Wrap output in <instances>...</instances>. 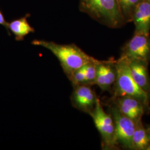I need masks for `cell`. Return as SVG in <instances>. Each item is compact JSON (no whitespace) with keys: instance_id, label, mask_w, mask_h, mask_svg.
I'll use <instances>...</instances> for the list:
<instances>
[{"instance_id":"6da1fadb","label":"cell","mask_w":150,"mask_h":150,"mask_svg":"<svg viewBox=\"0 0 150 150\" xmlns=\"http://www.w3.org/2000/svg\"><path fill=\"white\" fill-rule=\"evenodd\" d=\"M34 46L47 49L57 58L64 72L70 80L75 71L98 59L90 56L75 44L62 45L42 40L32 41Z\"/></svg>"},{"instance_id":"7a4b0ae2","label":"cell","mask_w":150,"mask_h":150,"mask_svg":"<svg viewBox=\"0 0 150 150\" xmlns=\"http://www.w3.org/2000/svg\"><path fill=\"white\" fill-rule=\"evenodd\" d=\"M80 10L99 23L112 28L127 23L117 0H80Z\"/></svg>"},{"instance_id":"3957f363","label":"cell","mask_w":150,"mask_h":150,"mask_svg":"<svg viewBox=\"0 0 150 150\" xmlns=\"http://www.w3.org/2000/svg\"><path fill=\"white\" fill-rule=\"evenodd\" d=\"M115 65L117 77L111 92L112 97H132L150 108V94L144 91L134 81L126 59L120 56L116 60Z\"/></svg>"},{"instance_id":"277c9868","label":"cell","mask_w":150,"mask_h":150,"mask_svg":"<svg viewBox=\"0 0 150 150\" xmlns=\"http://www.w3.org/2000/svg\"><path fill=\"white\" fill-rule=\"evenodd\" d=\"M101 137L102 148L103 150H118L116 140L115 127L112 117L106 112L98 98L94 109L89 114Z\"/></svg>"},{"instance_id":"5b68a950","label":"cell","mask_w":150,"mask_h":150,"mask_svg":"<svg viewBox=\"0 0 150 150\" xmlns=\"http://www.w3.org/2000/svg\"><path fill=\"white\" fill-rule=\"evenodd\" d=\"M106 105L108 112L113 120L116 140L118 147L133 150L132 136L134 132V122L121 112L117 107L110 100H108Z\"/></svg>"},{"instance_id":"8992f818","label":"cell","mask_w":150,"mask_h":150,"mask_svg":"<svg viewBox=\"0 0 150 150\" xmlns=\"http://www.w3.org/2000/svg\"><path fill=\"white\" fill-rule=\"evenodd\" d=\"M121 57L150 63V35L134 33L121 48Z\"/></svg>"},{"instance_id":"52a82bcc","label":"cell","mask_w":150,"mask_h":150,"mask_svg":"<svg viewBox=\"0 0 150 150\" xmlns=\"http://www.w3.org/2000/svg\"><path fill=\"white\" fill-rule=\"evenodd\" d=\"M109 100L117 107L121 112L130 118L134 123L142 120L145 114L150 113V108L132 97L112 96Z\"/></svg>"},{"instance_id":"ba28073f","label":"cell","mask_w":150,"mask_h":150,"mask_svg":"<svg viewBox=\"0 0 150 150\" xmlns=\"http://www.w3.org/2000/svg\"><path fill=\"white\" fill-rule=\"evenodd\" d=\"M98 97L91 86L80 85L74 87L71 96L72 105L81 112L90 114L96 106Z\"/></svg>"},{"instance_id":"9c48e42d","label":"cell","mask_w":150,"mask_h":150,"mask_svg":"<svg viewBox=\"0 0 150 150\" xmlns=\"http://www.w3.org/2000/svg\"><path fill=\"white\" fill-rule=\"evenodd\" d=\"M115 62L116 59L111 58L105 61H100L97 64L95 85L102 91L111 92L117 77Z\"/></svg>"},{"instance_id":"30bf717a","label":"cell","mask_w":150,"mask_h":150,"mask_svg":"<svg viewBox=\"0 0 150 150\" xmlns=\"http://www.w3.org/2000/svg\"><path fill=\"white\" fill-rule=\"evenodd\" d=\"M132 22L134 23V33L150 35V0H142L134 10Z\"/></svg>"},{"instance_id":"8fae6325","label":"cell","mask_w":150,"mask_h":150,"mask_svg":"<svg viewBox=\"0 0 150 150\" xmlns=\"http://www.w3.org/2000/svg\"><path fill=\"white\" fill-rule=\"evenodd\" d=\"M126 59L134 81L144 91L150 94V76L148 69L149 63L141 60Z\"/></svg>"},{"instance_id":"7c38bea8","label":"cell","mask_w":150,"mask_h":150,"mask_svg":"<svg viewBox=\"0 0 150 150\" xmlns=\"http://www.w3.org/2000/svg\"><path fill=\"white\" fill-rule=\"evenodd\" d=\"M150 142V134L143 125L142 120L134 123L132 136L134 150H146Z\"/></svg>"},{"instance_id":"4fadbf2b","label":"cell","mask_w":150,"mask_h":150,"mask_svg":"<svg viewBox=\"0 0 150 150\" xmlns=\"http://www.w3.org/2000/svg\"><path fill=\"white\" fill-rule=\"evenodd\" d=\"M7 29L15 35L18 41L23 40L28 34L35 32V29L28 22L27 16L8 22Z\"/></svg>"},{"instance_id":"5bb4252c","label":"cell","mask_w":150,"mask_h":150,"mask_svg":"<svg viewBox=\"0 0 150 150\" xmlns=\"http://www.w3.org/2000/svg\"><path fill=\"white\" fill-rule=\"evenodd\" d=\"M123 17L127 23L132 20V16L137 6L142 0H117Z\"/></svg>"},{"instance_id":"9a60e30c","label":"cell","mask_w":150,"mask_h":150,"mask_svg":"<svg viewBox=\"0 0 150 150\" xmlns=\"http://www.w3.org/2000/svg\"><path fill=\"white\" fill-rule=\"evenodd\" d=\"M100 60L90 62L85 65L84 70L85 74V85L93 86L95 85L96 78L97 64Z\"/></svg>"},{"instance_id":"2e32d148","label":"cell","mask_w":150,"mask_h":150,"mask_svg":"<svg viewBox=\"0 0 150 150\" xmlns=\"http://www.w3.org/2000/svg\"><path fill=\"white\" fill-rule=\"evenodd\" d=\"M83 66L75 71L69 80L71 82L73 87L85 84V74Z\"/></svg>"},{"instance_id":"e0dca14e","label":"cell","mask_w":150,"mask_h":150,"mask_svg":"<svg viewBox=\"0 0 150 150\" xmlns=\"http://www.w3.org/2000/svg\"><path fill=\"white\" fill-rule=\"evenodd\" d=\"M7 25H8V22L6 21L4 16L2 13V12L0 11V25L4 26L7 29Z\"/></svg>"},{"instance_id":"ac0fdd59","label":"cell","mask_w":150,"mask_h":150,"mask_svg":"<svg viewBox=\"0 0 150 150\" xmlns=\"http://www.w3.org/2000/svg\"><path fill=\"white\" fill-rule=\"evenodd\" d=\"M146 129H147V130L148 131V132L150 134V125H149L148 126H147Z\"/></svg>"},{"instance_id":"d6986e66","label":"cell","mask_w":150,"mask_h":150,"mask_svg":"<svg viewBox=\"0 0 150 150\" xmlns=\"http://www.w3.org/2000/svg\"><path fill=\"white\" fill-rule=\"evenodd\" d=\"M146 150H150V144H149V145L148 146V147H147V148Z\"/></svg>"}]
</instances>
